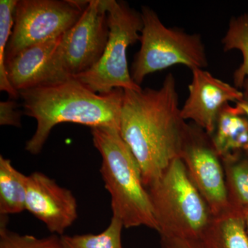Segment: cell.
<instances>
[{"instance_id":"obj_17","label":"cell","mask_w":248,"mask_h":248,"mask_svg":"<svg viewBox=\"0 0 248 248\" xmlns=\"http://www.w3.org/2000/svg\"><path fill=\"white\" fill-rule=\"evenodd\" d=\"M230 205L248 208V153H241L222 159Z\"/></svg>"},{"instance_id":"obj_3","label":"cell","mask_w":248,"mask_h":248,"mask_svg":"<svg viewBox=\"0 0 248 248\" xmlns=\"http://www.w3.org/2000/svg\"><path fill=\"white\" fill-rule=\"evenodd\" d=\"M93 144L102 156L101 175L110 193L112 216L124 228L145 226L157 231L149 194L138 161L117 129L91 128Z\"/></svg>"},{"instance_id":"obj_19","label":"cell","mask_w":248,"mask_h":248,"mask_svg":"<svg viewBox=\"0 0 248 248\" xmlns=\"http://www.w3.org/2000/svg\"><path fill=\"white\" fill-rule=\"evenodd\" d=\"M17 1H0V91L8 93L10 97L17 99L19 93L8 79L6 69V49L14 24V12Z\"/></svg>"},{"instance_id":"obj_7","label":"cell","mask_w":248,"mask_h":248,"mask_svg":"<svg viewBox=\"0 0 248 248\" xmlns=\"http://www.w3.org/2000/svg\"><path fill=\"white\" fill-rule=\"evenodd\" d=\"M89 2L74 0L17 1L6 61L28 47L63 35L79 20Z\"/></svg>"},{"instance_id":"obj_6","label":"cell","mask_w":248,"mask_h":248,"mask_svg":"<svg viewBox=\"0 0 248 248\" xmlns=\"http://www.w3.org/2000/svg\"><path fill=\"white\" fill-rule=\"evenodd\" d=\"M104 1L109 28L107 46L92 68L73 78L97 94L117 89L141 91L129 71L127 49L140 41L143 27L141 14L125 1Z\"/></svg>"},{"instance_id":"obj_15","label":"cell","mask_w":248,"mask_h":248,"mask_svg":"<svg viewBox=\"0 0 248 248\" xmlns=\"http://www.w3.org/2000/svg\"><path fill=\"white\" fill-rule=\"evenodd\" d=\"M27 176L0 156V215L7 217L26 210Z\"/></svg>"},{"instance_id":"obj_23","label":"cell","mask_w":248,"mask_h":248,"mask_svg":"<svg viewBox=\"0 0 248 248\" xmlns=\"http://www.w3.org/2000/svg\"><path fill=\"white\" fill-rule=\"evenodd\" d=\"M236 105L241 110L244 112V115L247 117L248 119V97H245L242 100L236 103Z\"/></svg>"},{"instance_id":"obj_20","label":"cell","mask_w":248,"mask_h":248,"mask_svg":"<svg viewBox=\"0 0 248 248\" xmlns=\"http://www.w3.org/2000/svg\"><path fill=\"white\" fill-rule=\"evenodd\" d=\"M6 218L7 217H1L0 248H63L61 237L58 235L37 238L9 231L6 227Z\"/></svg>"},{"instance_id":"obj_21","label":"cell","mask_w":248,"mask_h":248,"mask_svg":"<svg viewBox=\"0 0 248 248\" xmlns=\"http://www.w3.org/2000/svg\"><path fill=\"white\" fill-rule=\"evenodd\" d=\"M23 112L17 109L15 101L8 100L0 103V125L20 127Z\"/></svg>"},{"instance_id":"obj_24","label":"cell","mask_w":248,"mask_h":248,"mask_svg":"<svg viewBox=\"0 0 248 248\" xmlns=\"http://www.w3.org/2000/svg\"><path fill=\"white\" fill-rule=\"evenodd\" d=\"M245 219H246V227L248 232V208L244 209Z\"/></svg>"},{"instance_id":"obj_2","label":"cell","mask_w":248,"mask_h":248,"mask_svg":"<svg viewBox=\"0 0 248 248\" xmlns=\"http://www.w3.org/2000/svg\"><path fill=\"white\" fill-rule=\"evenodd\" d=\"M124 93L117 89L97 94L73 78L21 91L23 113L37 122L26 151L32 155L40 153L52 129L62 123L120 130Z\"/></svg>"},{"instance_id":"obj_1","label":"cell","mask_w":248,"mask_h":248,"mask_svg":"<svg viewBox=\"0 0 248 248\" xmlns=\"http://www.w3.org/2000/svg\"><path fill=\"white\" fill-rule=\"evenodd\" d=\"M124 91L120 133L138 161L148 188L180 157L188 124L181 115L172 73L159 89Z\"/></svg>"},{"instance_id":"obj_12","label":"cell","mask_w":248,"mask_h":248,"mask_svg":"<svg viewBox=\"0 0 248 248\" xmlns=\"http://www.w3.org/2000/svg\"><path fill=\"white\" fill-rule=\"evenodd\" d=\"M62 36L28 47L6 60L8 79L18 93L58 82L53 58Z\"/></svg>"},{"instance_id":"obj_11","label":"cell","mask_w":248,"mask_h":248,"mask_svg":"<svg viewBox=\"0 0 248 248\" xmlns=\"http://www.w3.org/2000/svg\"><path fill=\"white\" fill-rule=\"evenodd\" d=\"M26 210L53 234L63 235L78 218V203L71 190L44 173L27 176Z\"/></svg>"},{"instance_id":"obj_4","label":"cell","mask_w":248,"mask_h":248,"mask_svg":"<svg viewBox=\"0 0 248 248\" xmlns=\"http://www.w3.org/2000/svg\"><path fill=\"white\" fill-rule=\"evenodd\" d=\"M147 190L161 237L202 241L213 215L180 157Z\"/></svg>"},{"instance_id":"obj_8","label":"cell","mask_w":248,"mask_h":248,"mask_svg":"<svg viewBox=\"0 0 248 248\" xmlns=\"http://www.w3.org/2000/svg\"><path fill=\"white\" fill-rule=\"evenodd\" d=\"M109 28L104 0H91L76 24L62 36L53 55L59 81L89 71L102 58Z\"/></svg>"},{"instance_id":"obj_13","label":"cell","mask_w":248,"mask_h":248,"mask_svg":"<svg viewBox=\"0 0 248 248\" xmlns=\"http://www.w3.org/2000/svg\"><path fill=\"white\" fill-rule=\"evenodd\" d=\"M215 149L221 159L248 153V119L237 106L226 104L222 108L213 135Z\"/></svg>"},{"instance_id":"obj_14","label":"cell","mask_w":248,"mask_h":248,"mask_svg":"<svg viewBox=\"0 0 248 248\" xmlns=\"http://www.w3.org/2000/svg\"><path fill=\"white\" fill-rule=\"evenodd\" d=\"M202 244L205 248H248V232L244 210L230 205L213 216Z\"/></svg>"},{"instance_id":"obj_10","label":"cell","mask_w":248,"mask_h":248,"mask_svg":"<svg viewBox=\"0 0 248 248\" xmlns=\"http://www.w3.org/2000/svg\"><path fill=\"white\" fill-rule=\"evenodd\" d=\"M191 71L188 97L181 108V115L184 120L192 121L212 135L222 108L230 102L236 104L242 100L244 94L205 69L196 68Z\"/></svg>"},{"instance_id":"obj_5","label":"cell","mask_w":248,"mask_h":248,"mask_svg":"<svg viewBox=\"0 0 248 248\" xmlns=\"http://www.w3.org/2000/svg\"><path fill=\"white\" fill-rule=\"evenodd\" d=\"M141 14L143 22L141 47L135 55L130 71L137 84L141 86L150 74L175 65H184L191 71L208 67L202 35L166 27L154 10L148 6H143Z\"/></svg>"},{"instance_id":"obj_9","label":"cell","mask_w":248,"mask_h":248,"mask_svg":"<svg viewBox=\"0 0 248 248\" xmlns=\"http://www.w3.org/2000/svg\"><path fill=\"white\" fill-rule=\"evenodd\" d=\"M180 158L213 216L225 211L230 203L224 168L210 135L195 124H188Z\"/></svg>"},{"instance_id":"obj_22","label":"cell","mask_w":248,"mask_h":248,"mask_svg":"<svg viewBox=\"0 0 248 248\" xmlns=\"http://www.w3.org/2000/svg\"><path fill=\"white\" fill-rule=\"evenodd\" d=\"M161 244L162 248H205L198 240L176 237H161Z\"/></svg>"},{"instance_id":"obj_18","label":"cell","mask_w":248,"mask_h":248,"mask_svg":"<svg viewBox=\"0 0 248 248\" xmlns=\"http://www.w3.org/2000/svg\"><path fill=\"white\" fill-rule=\"evenodd\" d=\"M123 223L112 216L109 226L99 234L62 235L63 248H124L122 243Z\"/></svg>"},{"instance_id":"obj_16","label":"cell","mask_w":248,"mask_h":248,"mask_svg":"<svg viewBox=\"0 0 248 248\" xmlns=\"http://www.w3.org/2000/svg\"><path fill=\"white\" fill-rule=\"evenodd\" d=\"M223 51L238 50L242 62L233 75L234 86L248 97V12L232 17L221 40Z\"/></svg>"}]
</instances>
